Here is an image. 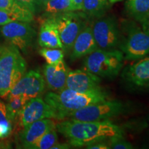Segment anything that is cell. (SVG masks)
<instances>
[{
    "mask_svg": "<svg viewBox=\"0 0 149 149\" xmlns=\"http://www.w3.org/2000/svg\"><path fill=\"white\" fill-rule=\"evenodd\" d=\"M7 99L8 101L6 105L9 117L13 122L17 120L18 116L29 100L22 95L9 96Z\"/></svg>",
    "mask_w": 149,
    "mask_h": 149,
    "instance_id": "obj_21",
    "label": "cell"
},
{
    "mask_svg": "<svg viewBox=\"0 0 149 149\" xmlns=\"http://www.w3.org/2000/svg\"><path fill=\"white\" fill-rule=\"evenodd\" d=\"M69 71L64 60L56 64H46L44 68L43 76L48 88L53 92H57L66 88Z\"/></svg>",
    "mask_w": 149,
    "mask_h": 149,
    "instance_id": "obj_16",
    "label": "cell"
},
{
    "mask_svg": "<svg viewBox=\"0 0 149 149\" xmlns=\"http://www.w3.org/2000/svg\"><path fill=\"white\" fill-rule=\"evenodd\" d=\"M124 9L131 19L141 24L149 16V0H126Z\"/></svg>",
    "mask_w": 149,
    "mask_h": 149,
    "instance_id": "obj_18",
    "label": "cell"
},
{
    "mask_svg": "<svg viewBox=\"0 0 149 149\" xmlns=\"http://www.w3.org/2000/svg\"><path fill=\"white\" fill-rule=\"evenodd\" d=\"M38 43L41 47L64 50L58 31L51 19L45 18L43 21L38 35Z\"/></svg>",
    "mask_w": 149,
    "mask_h": 149,
    "instance_id": "obj_17",
    "label": "cell"
},
{
    "mask_svg": "<svg viewBox=\"0 0 149 149\" xmlns=\"http://www.w3.org/2000/svg\"><path fill=\"white\" fill-rule=\"evenodd\" d=\"M14 3V0H0V10H10Z\"/></svg>",
    "mask_w": 149,
    "mask_h": 149,
    "instance_id": "obj_29",
    "label": "cell"
},
{
    "mask_svg": "<svg viewBox=\"0 0 149 149\" xmlns=\"http://www.w3.org/2000/svg\"><path fill=\"white\" fill-rule=\"evenodd\" d=\"M148 125H149V116L148 117Z\"/></svg>",
    "mask_w": 149,
    "mask_h": 149,
    "instance_id": "obj_35",
    "label": "cell"
},
{
    "mask_svg": "<svg viewBox=\"0 0 149 149\" xmlns=\"http://www.w3.org/2000/svg\"><path fill=\"white\" fill-rule=\"evenodd\" d=\"M70 3L71 0H49L42 8L44 10V17H51L70 11Z\"/></svg>",
    "mask_w": 149,
    "mask_h": 149,
    "instance_id": "obj_20",
    "label": "cell"
},
{
    "mask_svg": "<svg viewBox=\"0 0 149 149\" xmlns=\"http://www.w3.org/2000/svg\"><path fill=\"white\" fill-rule=\"evenodd\" d=\"M1 34L10 44L26 53L32 46L37 33L29 23L24 22H13L3 25Z\"/></svg>",
    "mask_w": 149,
    "mask_h": 149,
    "instance_id": "obj_9",
    "label": "cell"
},
{
    "mask_svg": "<svg viewBox=\"0 0 149 149\" xmlns=\"http://www.w3.org/2000/svg\"><path fill=\"white\" fill-rule=\"evenodd\" d=\"M123 38L119 50L124 59L136 61L149 55V34L144 32L137 22L124 19L120 24Z\"/></svg>",
    "mask_w": 149,
    "mask_h": 149,
    "instance_id": "obj_5",
    "label": "cell"
},
{
    "mask_svg": "<svg viewBox=\"0 0 149 149\" xmlns=\"http://www.w3.org/2000/svg\"><path fill=\"white\" fill-rule=\"evenodd\" d=\"M71 145L69 143H59L57 142L53 146L52 149H69L71 148Z\"/></svg>",
    "mask_w": 149,
    "mask_h": 149,
    "instance_id": "obj_31",
    "label": "cell"
},
{
    "mask_svg": "<svg viewBox=\"0 0 149 149\" xmlns=\"http://www.w3.org/2000/svg\"><path fill=\"white\" fill-rule=\"evenodd\" d=\"M123 0H109V1L111 4H113V3H117V2H120V1H122Z\"/></svg>",
    "mask_w": 149,
    "mask_h": 149,
    "instance_id": "obj_34",
    "label": "cell"
},
{
    "mask_svg": "<svg viewBox=\"0 0 149 149\" xmlns=\"http://www.w3.org/2000/svg\"><path fill=\"white\" fill-rule=\"evenodd\" d=\"M124 61V55L120 50L97 48L84 57L81 69L100 78L113 79L122 71Z\"/></svg>",
    "mask_w": 149,
    "mask_h": 149,
    "instance_id": "obj_4",
    "label": "cell"
},
{
    "mask_svg": "<svg viewBox=\"0 0 149 149\" xmlns=\"http://www.w3.org/2000/svg\"><path fill=\"white\" fill-rule=\"evenodd\" d=\"M57 132L56 127L48 130L35 144L33 145L31 149H52L54 145L58 142V135Z\"/></svg>",
    "mask_w": 149,
    "mask_h": 149,
    "instance_id": "obj_22",
    "label": "cell"
},
{
    "mask_svg": "<svg viewBox=\"0 0 149 149\" xmlns=\"http://www.w3.org/2000/svg\"><path fill=\"white\" fill-rule=\"evenodd\" d=\"M54 127H56V124L53 119H43L25 126L19 135L21 146L24 148L31 149L44 133Z\"/></svg>",
    "mask_w": 149,
    "mask_h": 149,
    "instance_id": "obj_14",
    "label": "cell"
},
{
    "mask_svg": "<svg viewBox=\"0 0 149 149\" xmlns=\"http://www.w3.org/2000/svg\"><path fill=\"white\" fill-rule=\"evenodd\" d=\"M109 98V93L102 87L85 93L65 88L57 92L48 93L44 97V101L53 108L56 120H63L71 112Z\"/></svg>",
    "mask_w": 149,
    "mask_h": 149,
    "instance_id": "obj_2",
    "label": "cell"
},
{
    "mask_svg": "<svg viewBox=\"0 0 149 149\" xmlns=\"http://www.w3.org/2000/svg\"><path fill=\"white\" fill-rule=\"evenodd\" d=\"M91 25L98 48L119 49L123 35L120 24L115 16L106 15L93 20Z\"/></svg>",
    "mask_w": 149,
    "mask_h": 149,
    "instance_id": "obj_8",
    "label": "cell"
},
{
    "mask_svg": "<svg viewBox=\"0 0 149 149\" xmlns=\"http://www.w3.org/2000/svg\"><path fill=\"white\" fill-rule=\"evenodd\" d=\"M87 149H111L109 142V139L100 140L85 147Z\"/></svg>",
    "mask_w": 149,
    "mask_h": 149,
    "instance_id": "obj_27",
    "label": "cell"
},
{
    "mask_svg": "<svg viewBox=\"0 0 149 149\" xmlns=\"http://www.w3.org/2000/svg\"><path fill=\"white\" fill-rule=\"evenodd\" d=\"M141 24V27L143 31L146 33L149 34V16L147 17L144 22H142Z\"/></svg>",
    "mask_w": 149,
    "mask_h": 149,
    "instance_id": "obj_32",
    "label": "cell"
},
{
    "mask_svg": "<svg viewBox=\"0 0 149 149\" xmlns=\"http://www.w3.org/2000/svg\"><path fill=\"white\" fill-rule=\"evenodd\" d=\"M0 124H12L8 111L6 105L0 100Z\"/></svg>",
    "mask_w": 149,
    "mask_h": 149,
    "instance_id": "obj_25",
    "label": "cell"
},
{
    "mask_svg": "<svg viewBox=\"0 0 149 149\" xmlns=\"http://www.w3.org/2000/svg\"><path fill=\"white\" fill-rule=\"evenodd\" d=\"M44 76L37 70L25 72L14 86L8 94L9 96L22 95L29 100L41 97L45 88Z\"/></svg>",
    "mask_w": 149,
    "mask_h": 149,
    "instance_id": "obj_11",
    "label": "cell"
},
{
    "mask_svg": "<svg viewBox=\"0 0 149 149\" xmlns=\"http://www.w3.org/2000/svg\"><path fill=\"white\" fill-rule=\"evenodd\" d=\"M18 4L26 7V8L31 10L33 13L36 11V6H35V0H14Z\"/></svg>",
    "mask_w": 149,
    "mask_h": 149,
    "instance_id": "obj_28",
    "label": "cell"
},
{
    "mask_svg": "<svg viewBox=\"0 0 149 149\" xmlns=\"http://www.w3.org/2000/svg\"><path fill=\"white\" fill-rule=\"evenodd\" d=\"M122 79L130 89L149 91V55L122 68Z\"/></svg>",
    "mask_w": 149,
    "mask_h": 149,
    "instance_id": "obj_10",
    "label": "cell"
},
{
    "mask_svg": "<svg viewBox=\"0 0 149 149\" xmlns=\"http://www.w3.org/2000/svg\"><path fill=\"white\" fill-rule=\"evenodd\" d=\"M26 71V62L19 50L12 44L0 46V97H8Z\"/></svg>",
    "mask_w": 149,
    "mask_h": 149,
    "instance_id": "obj_3",
    "label": "cell"
},
{
    "mask_svg": "<svg viewBox=\"0 0 149 149\" xmlns=\"http://www.w3.org/2000/svg\"><path fill=\"white\" fill-rule=\"evenodd\" d=\"M131 107L127 103L117 100H106L87 106L67 115L65 120L84 122L110 120L129 112Z\"/></svg>",
    "mask_w": 149,
    "mask_h": 149,
    "instance_id": "obj_6",
    "label": "cell"
},
{
    "mask_svg": "<svg viewBox=\"0 0 149 149\" xmlns=\"http://www.w3.org/2000/svg\"><path fill=\"white\" fill-rule=\"evenodd\" d=\"M98 48L92 33L91 23L82 29L72 44L70 51V59L72 61L85 57Z\"/></svg>",
    "mask_w": 149,
    "mask_h": 149,
    "instance_id": "obj_15",
    "label": "cell"
},
{
    "mask_svg": "<svg viewBox=\"0 0 149 149\" xmlns=\"http://www.w3.org/2000/svg\"><path fill=\"white\" fill-rule=\"evenodd\" d=\"M82 2L83 0H71V3H70V10H81Z\"/></svg>",
    "mask_w": 149,
    "mask_h": 149,
    "instance_id": "obj_30",
    "label": "cell"
},
{
    "mask_svg": "<svg viewBox=\"0 0 149 149\" xmlns=\"http://www.w3.org/2000/svg\"><path fill=\"white\" fill-rule=\"evenodd\" d=\"M48 18L53 20L57 28L65 53H70L76 37L90 23V19L81 10L67 11Z\"/></svg>",
    "mask_w": 149,
    "mask_h": 149,
    "instance_id": "obj_7",
    "label": "cell"
},
{
    "mask_svg": "<svg viewBox=\"0 0 149 149\" xmlns=\"http://www.w3.org/2000/svg\"><path fill=\"white\" fill-rule=\"evenodd\" d=\"M40 54L44 57L48 64H56L64 60L65 51L61 48H51L42 47Z\"/></svg>",
    "mask_w": 149,
    "mask_h": 149,
    "instance_id": "obj_23",
    "label": "cell"
},
{
    "mask_svg": "<svg viewBox=\"0 0 149 149\" xmlns=\"http://www.w3.org/2000/svg\"><path fill=\"white\" fill-rule=\"evenodd\" d=\"M48 1H49V0H35V6H36V9L37 8H42Z\"/></svg>",
    "mask_w": 149,
    "mask_h": 149,
    "instance_id": "obj_33",
    "label": "cell"
},
{
    "mask_svg": "<svg viewBox=\"0 0 149 149\" xmlns=\"http://www.w3.org/2000/svg\"><path fill=\"white\" fill-rule=\"evenodd\" d=\"M109 0H83L81 11L89 19H96L105 16L111 9Z\"/></svg>",
    "mask_w": 149,
    "mask_h": 149,
    "instance_id": "obj_19",
    "label": "cell"
},
{
    "mask_svg": "<svg viewBox=\"0 0 149 149\" xmlns=\"http://www.w3.org/2000/svg\"><path fill=\"white\" fill-rule=\"evenodd\" d=\"M13 22H15V20L10 11L0 10V26H3Z\"/></svg>",
    "mask_w": 149,
    "mask_h": 149,
    "instance_id": "obj_26",
    "label": "cell"
},
{
    "mask_svg": "<svg viewBox=\"0 0 149 149\" xmlns=\"http://www.w3.org/2000/svg\"><path fill=\"white\" fill-rule=\"evenodd\" d=\"M43 119H55L56 114L51 106L46 103L44 100L38 97L29 100L24 106L17 120L22 128Z\"/></svg>",
    "mask_w": 149,
    "mask_h": 149,
    "instance_id": "obj_12",
    "label": "cell"
},
{
    "mask_svg": "<svg viewBox=\"0 0 149 149\" xmlns=\"http://www.w3.org/2000/svg\"><path fill=\"white\" fill-rule=\"evenodd\" d=\"M102 78L84 69L70 70L66 88L80 93L89 92L101 88Z\"/></svg>",
    "mask_w": 149,
    "mask_h": 149,
    "instance_id": "obj_13",
    "label": "cell"
},
{
    "mask_svg": "<svg viewBox=\"0 0 149 149\" xmlns=\"http://www.w3.org/2000/svg\"><path fill=\"white\" fill-rule=\"evenodd\" d=\"M56 129L72 147H83L115 136H124L122 127L110 120L84 122L63 120L56 124Z\"/></svg>",
    "mask_w": 149,
    "mask_h": 149,
    "instance_id": "obj_1",
    "label": "cell"
},
{
    "mask_svg": "<svg viewBox=\"0 0 149 149\" xmlns=\"http://www.w3.org/2000/svg\"><path fill=\"white\" fill-rule=\"evenodd\" d=\"M110 148L112 149H133V145L124 138V136H115L109 139Z\"/></svg>",
    "mask_w": 149,
    "mask_h": 149,
    "instance_id": "obj_24",
    "label": "cell"
}]
</instances>
